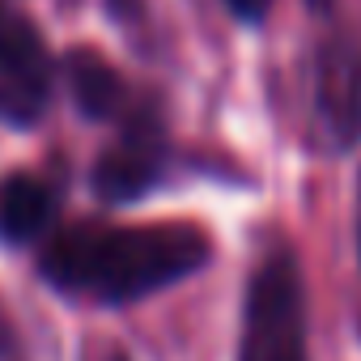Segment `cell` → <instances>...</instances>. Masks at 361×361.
<instances>
[{"label":"cell","mask_w":361,"mask_h":361,"mask_svg":"<svg viewBox=\"0 0 361 361\" xmlns=\"http://www.w3.org/2000/svg\"><path fill=\"white\" fill-rule=\"evenodd\" d=\"M209 234L192 221H145V226H102L81 221L56 234L39 259V272L77 298L94 302H136L183 281L209 264Z\"/></svg>","instance_id":"cell-1"},{"label":"cell","mask_w":361,"mask_h":361,"mask_svg":"<svg viewBox=\"0 0 361 361\" xmlns=\"http://www.w3.org/2000/svg\"><path fill=\"white\" fill-rule=\"evenodd\" d=\"M238 361H306V298L289 251H272L251 276Z\"/></svg>","instance_id":"cell-2"},{"label":"cell","mask_w":361,"mask_h":361,"mask_svg":"<svg viewBox=\"0 0 361 361\" xmlns=\"http://www.w3.org/2000/svg\"><path fill=\"white\" fill-rule=\"evenodd\" d=\"M51 51L30 18L0 5V119L35 123L51 102Z\"/></svg>","instance_id":"cell-3"},{"label":"cell","mask_w":361,"mask_h":361,"mask_svg":"<svg viewBox=\"0 0 361 361\" xmlns=\"http://www.w3.org/2000/svg\"><path fill=\"white\" fill-rule=\"evenodd\" d=\"M314 119L331 149L361 140V39L331 35L314 60Z\"/></svg>","instance_id":"cell-4"},{"label":"cell","mask_w":361,"mask_h":361,"mask_svg":"<svg viewBox=\"0 0 361 361\" xmlns=\"http://www.w3.org/2000/svg\"><path fill=\"white\" fill-rule=\"evenodd\" d=\"M166 170V136H161V119L153 111H136L119 136V145H111L98 166H94V192L111 204L123 200H140Z\"/></svg>","instance_id":"cell-5"},{"label":"cell","mask_w":361,"mask_h":361,"mask_svg":"<svg viewBox=\"0 0 361 361\" xmlns=\"http://www.w3.org/2000/svg\"><path fill=\"white\" fill-rule=\"evenodd\" d=\"M60 209V192L39 174H5L0 178V238L5 243H30L47 230V221Z\"/></svg>","instance_id":"cell-6"},{"label":"cell","mask_w":361,"mask_h":361,"mask_svg":"<svg viewBox=\"0 0 361 361\" xmlns=\"http://www.w3.org/2000/svg\"><path fill=\"white\" fill-rule=\"evenodd\" d=\"M64 77L73 90V102L85 119H115L128 102V85L123 77L90 47H73L64 56Z\"/></svg>","instance_id":"cell-7"},{"label":"cell","mask_w":361,"mask_h":361,"mask_svg":"<svg viewBox=\"0 0 361 361\" xmlns=\"http://www.w3.org/2000/svg\"><path fill=\"white\" fill-rule=\"evenodd\" d=\"M226 5H230L243 22H259V18L272 9V0H226Z\"/></svg>","instance_id":"cell-8"},{"label":"cell","mask_w":361,"mask_h":361,"mask_svg":"<svg viewBox=\"0 0 361 361\" xmlns=\"http://www.w3.org/2000/svg\"><path fill=\"white\" fill-rule=\"evenodd\" d=\"M357 238H361V183H357Z\"/></svg>","instance_id":"cell-9"},{"label":"cell","mask_w":361,"mask_h":361,"mask_svg":"<svg viewBox=\"0 0 361 361\" xmlns=\"http://www.w3.org/2000/svg\"><path fill=\"white\" fill-rule=\"evenodd\" d=\"M310 5H314V9H327V5H331V0H310Z\"/></svg>","instance_id":"cell-10"}]
</instances>
